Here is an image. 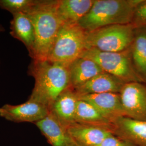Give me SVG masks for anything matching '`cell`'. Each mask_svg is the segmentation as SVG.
Wrapping results in <instances>:
<instances>
[{"label":"cell","instance_id":"cell-1","mask_svg":"<svg viewBox=\"0 0 146 146\" xmlns=\"http://www.w3.org/2000/svg\"><path fill=\"white\" fill-rule=\"evenodd\" d=\"M28 73L35 84L29 100L50 110L58 96L70 86L68 66L48 60H33Z\"/></svg>","mask_w":146,"mask_h":146},{"label":"cell","instance_id":"cell-2","mask_svg":"<svg viewBox=\"0 0 146 146\" xmlns=\"http://www.w3.org/2000/svg\"><path fill=\"white\" fill-rule=\"evenodd\" d=\"M57 0H37L27 14L35 29L36 44L33 60H47L52 44L62 26L56 11Z\"/></svg>","mask_w":146,"mask_h":146},{"label":"cell","instance_id":"cell-3","mask_svg":"<svg viewBox=\"0 0 146 146\" xmlns=\"http://www.w3.org/2000/svg\"><path fill=\"white\" fill-rule=\"evenodd\" d=\"M141 0H94L88 13L78 25L87 33L102 27L130 24Z\"/></svg>","mask_w":146,"mask_h":146},{"label":"cell","instance_id":"cell-4","mask_svg":"<svg viewBox=\"0 0 146 146\" xmlns=\"http://www.w3.org/2000/svg\"><path fill=\"white\" fill-rule=\"evenodd\" d=\"M87 32L77 25L63 24L58 32L47 60L68 66L86 49Z\"/></svg>","mask_w":146,"mask_h":146},{"label":"cell","instance_id":"cell-5","mask_svg":"<svg viewBox=\"0 0 146 146\" xmlns=\"http://www.w3.org/2000/svg\"><path fill=\"white\" fill-rule=\"evenodd\" d=\"M135 28L131 24L115 25L87 33L86 49L104 52H120L128 49L133 41Z\"/></svg>","mask_w":146,"mask_h":146},{"label":"cell","instance_id":"cell-6","mask_svg":"<svg viewBox=\"0 0 146 146\" xmlns=\"http://www.w3.org/2000/svg\"><path fill=\"white\" fill-rule=\"evenodd\" d=\"M80 57L93 60L104 72L120 78L125 83H143L133 67L129 48L120 52H104L94 49H86Z\"/></svg>","mask_w":146,"mask_h":146},{"label":"cell","instance_id":"cell-7","mask_svg":"<svg viewBox=\"0 0 146 146\" xmlns=\"http://www.w3.org/2000/svg\"><path fill=\"white\" fill-rule=\"evenodd\" d=\"M125 117L146 121V84L126 83L120 93Z\"/></svg>","mask_w":146,"mask_h":146},{"label":"cell","instance_id":"cell-8","mask_svg":"<svg viewBox=\"0 0 146 146\" xmlns=\"http://www.w3.org/2000/svg\"><path fill=\"white\" fill-rule=\"evenodd\" d=\"M49 112L45 106L29 99L22 104H5L0 107V116L16 123L31 122L35 124L47 116Z\"/></svg>","mask_w":146,"mask_h":146},{"label":"cell","instance_id":"cell-9","mask_svg":"<svg viewBox=\"0 0 146 146\" xmlns=\"http://www.w3.org/2000/svg\"><path fill=\"white\" fill-rule=\"evenodd\" d=\"M78 97V99L84 100L93 106L111 122L117 117L125 116L120 93L89 94Z\"/></svg>","mask_w":146,"mask_h":146},{"label":"cell","instance_id":"cell-10","mask_svg":"<svg viewBox=\"0 0 146 146\" xmlns=\"http://www.w3.org/2000/svg\"><path fill=\"white\" fill-rule=\"evenodd\" d=\"M112 134L136 146H146V121L121 116L112 122Z\"/></svg>","mask_w":146,"mask_h":146},{"label":"cell","instance_id":"cell-11","mask_svg":"<svg viewBox=\"0 0 146 146\" xmlns=\"http://www.w3.org/2000/svg\"><path fill=\"white\" fill-rule=\"evenodd\" d=\"M125 84L120 78L104 72L91 78L83 85L74 89L78 96L106 93H120Z\"/></svg>","mask_w":146,"mask_h":146},{"label":"cell","instance_id":"cell-12","mask_svg":"<svg viewBox=\"0 0 146 146\" xmlns=\"http://www.w3.org/2000/svg\"><path fill=\"white\" fill-rule=\"evenodd\" d=\"M10 34L23 43L33 60L35 55L36 37L33 22L27 14L21 13L13 15Z\"/></svg>","mask_w":146,"mask_h":146},{"label":"cell","instance_id":"cell-13","mask_svg":"<svg viewBox=\"0 0 146 146\" xmlns=\"http://www.w3.org/2000/svg\"><path fill=\"white\" fill-rule=\"evenodd\" d=\"M67 129L73 141L82 146H98L112 134L106 128L77 122L69 125Z\"/></svg>","mask_w":146,"mask_h":146},{"label":"cell","instance_id":"cell-14","mask_svg":"<svg viewBox=\"0 0 146 146\" xmlns=\"http://www.w3.org/2000/svg\"><path fill=\"white\" fill-rule=\"evenodd\" d=\"M78 100V94L71 87L64 90L52 104L50 111L67 128L75 122V114Z\"/></svg>","mask_w":146,"mask_h":146},{"label":"cell","instance_id":"cell-15","mask_svg":"<svg viewBox=\"0 0 146 146\" xmlns=\"http://www.w3.org/2000/svg\"><path fill=\"white\" fill-rule=\"evenodd\" d=\"M35 124L52 146H69L73 142L67 128L50 111Z\"/></svg>","mask_w":146,"mask_h":146},{"label":"cell","instance_id":"cell-16","mask_svg":"<svg viewBox=\"0 0 146 146\" xmlns=\"http://www.w3.org/2000/svg\"><path fill=\"white\" fill-rule=\"evenodd\" d=\"M94 0H57L56 11L63 24L77 25L86 15Z\"/></svg>","mask_w":146,"mask_h":146},{"label":"cell","instance_id":"cell-17","mask_svg":"<svg viewBox=\"0 0 146 146\" xmlns=\"http://www.w3.org/2000/svg\"><path fill=\"white\" fill-rule=\"evenodd\" d=\"M70 86L76 88L100 73L104 72L99 65L88 58H76L69 66Z\"/></svg>","mask_w":146,"mask_h":146},{"label":"cell","instance_id":"cell-18","mask_svg":"<svg viewBox=\"0 0 146 146\" xmlns=\"http://www.w3.org/2000/svg\"><path fill=\"white\" fill-rule=\"evenodd\" d=\"M129 50L136 72L146 84V26L135 28Z\"/></svg>","mask_w":146,"mask_h":146},{"label":"cell","instance_id":"cell-19","mask_svg":"<svg viewBox=\"0 0 146 146\" xmlns=\"http://www.w3.org/2000/svg\"><path fill=\"white\" fill-rule=\"evenodd\" d=\"M75 120L79 123L101 127L111 131L112 130V122L93 106L82 100L78 99V101Z\"/></svg>","mask_w":146,"mask_h":146},{"label":"cell","instance_id":"cell-20","mask_svg":"<svg viewBox=\"0 0 146 146\" xmlns=\"http://www.w3.org/2000/svg\"><path fill=\"white\" fill-rule=\"evenodd\" d=\"M37 0H0V8L10 12L12 15L27 13L36 3Z\"/></svg>","mask_w":146,"mask_h":146},{"label":"cell","instance_id":"cell-21","mask_svg":"<svg viewBox=\"0 0 146 146\" xmlns=\"http://www.w3.org/2000/svg\"><path fill=\"white\" fill-rule=\"evenodd\" d=\"M131 24L135 28L146 26V0H141L136 7Z\"/></svg>","mask_w":146,"mask_h":146},{"label":"cell","instance_id":"cell-22","mask_svg":"<svg viewBox=\"0 0 146 146\" xmlns=\"http://www.w3.org/2000/svg\"><path fill=\"white\" fill-rule=\"evenodd\" d=\"M97 146H136L132 142L113 134L104 139Z\"/></svg>","mask_w":146,"mask_h":146},{"label":"cell","instance_id":"cell-23","mask_svg":"<svg viewBox=\"0 0 146 146\" xmlns=\"http://www.w3.org/2000/svg\"><path fill=\"white\" fill-rule=\"evenodd\" d=\"M69 146H82L80 145L78 143H77L76 142H75V141H73V142L71 143V145Z\"/></svg>","mask_w":146,"mask_h":146},{"label":"cell","instance_id":"cell-24","mask_svg":"<svg viewBox=\"0 0 146 146\" xmlns=\"http://www.w3.org/2000/svg\"><path fill=\"white\" fill-rule=\"evenodd\" d=\"M4 31V29H3V28L0 25V33H1V32H2V31Z\"/></svg>","mask_w":146,"mask_h":146}]
</instances>
